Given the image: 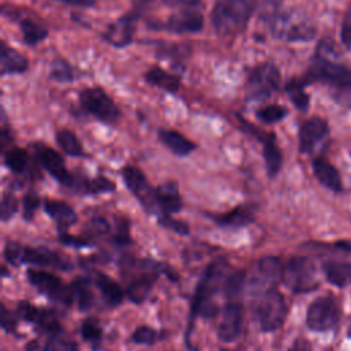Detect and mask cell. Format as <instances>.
<instances>
[{"label":"cell","instance_id":"cell-9","mask_svg":"<svg viewBox=\"0 0 351 351\" xmlns=\"http://www.w3.org/2000/svg\"><path fill=\"white\" fill-rule=\"evenodd\" d=\"M203 14L202 4L199 0H191L186 4L181 5V10L173 14L166 23L162 25V29L184 34V33H196L203 27Z\"/></svg>","mask_w":351,"mask_h":351},{"label":"cell","instance_id":"cell-40","mask_svg":"<svg viewBox=\"0 0 351 351\" xmlns=\"http://www.w3.org/2000/svg\"><path fill=\"white\" fill-rule=\"evenodd\" d=\"M159 222L165 228L171 229L173 232H177L180 234H186L189 232V228H188L186 223H184L181 221H177V219H173L169 214H165V213L162 215H159Z\"/></svg>","mask_w":351,"mask_h":351},{"label":"cell","instance_id":"cell-46","mask_svg":"<svg viewBox=\"0 0 351 351\" xmlns=\"http://www.w3.org/2000/svg\"><path fill=\"white\" fill-rule=\"evenodd\" d=\"M288 351H313V348L307 340L298 339L293 341V344L289 347Z\"/></svg>","mask_w":351,"mask_h":351},{"label":"cell","instance_id":"cell-11","mask_svg":"<svg viewBox=\"0 0 351 351\" xmlns=\"http://www.w3.org/2000/svg\"><path fill=\"white\" fill-rule=\"evenodd\" d=\"M32 147L37 162L62 185L69 188L73 181V174L67 171L62 155L43 143H34Z\"/></svg>","mask_w":351,"mask_h":351},{"label":"cell","instance_id":"cell-5","mask_svg":"<svg viewBox=\"0 0 351 351\" xmlns=\"http://www.w3.org/2000/svg\"><path fill=\"white\" fill-rule=\"evenodd\" d=\"M80 103L89 114L104 123H114L121 115L114 100L99 86L82 89L80 92Z\"/></svg>","mask_w":351,"mask_h":351},{"label":"cell","instance_id":"cell-10","mask_svg":"<svg viewBox=\"0 0 351 351\" xmlns=\"http://www.w3.org/2000/svg\"><path fill=\"white\" fill-rule=\"evenodd\" d=\"M121 176L128 189L136 196L147 211H152L155 207H158L156 189L151 186L147 177L138 167L126 166L121 170Z\"/></svg>","mask_w":351,"mask_h":351},{"label":"cell","instance_id":"cell-50","mask_svg":"<svg viewBox=\"0 0 351 351\" xmlns=\"http://www.w3.org/2000/svg\"><path fill=\"white\" fill-rule=\"evenodd\" d=\"M350 336H351V328H350Z\"/></svg>","mask_w":351,"mask_h":351},{"label":"cell","instance_id":"cell-13","mask_svg":"<svg viewBox=\"0 0 351 351\" xmlns=\"http://www.w3.org/2000/svg\"><path fill=\"white\" fill-rule=\"evenodd\" d=\"M243 325V307L237 302L228 303L222 313L218 324L219 340L229 343L239 337Z\"/></svg>","mask_w":351,"mask_h":351},{"label":"cell","instance_id":"cell-6","mask_svg":"<svg viewBox=\"0 0 351 351\" xmlns=\"http://www.w3.org/2000/svg\"><path fill=\"white\" fill-rule=\"evenodd\" d=\"M284 266L276 256H265L258 261L248 281L250 292L252 295L262 296L267 291L274 289L273 287L282 280Z\"/></svg>","mask_w":351,"mask_h":351},{"label":"cell","instance_id":"cell-42","mask_svg":"<svg viewBox=\"0 0 351 351\" xmlns=\"http://www.w3.org/2000/svg\"><path fill=\"white\" fill-rule=\"evenodd\" d=\"M341 40L347 47H351V8L347 11L344 21H343Z\"/></svg>","mask_w":351,"mask_h":351},{"label":"cell","instance_id":"cell-20","mask_svg":"<svg viewBox=\"0 0 351 351\" xmlns=\"http://www.w3.org/2000/svg\"><path fill=\"white\" fill-rule=\"evenodd\" d=\"M158 137L173 154L178 156H186L196 149V144L193 141L173 129H159Z\"/></svg>","mask_w":351,"mask_h":351},{"label":"cell","instance_id":"cell-27","mask_svg":"<svg viewBox=\"0 0 351 351\" xmlns=\"http://www.w3.org/2000/svg\"><path fill=\"white\" fill-rule=\"evenodd\" d=\"M96 285L99 287L101 295L104 296V299L107 300V303L117 306L122 302L123 299V292L121 289V287L111 280L110 277H107L103 273H97L96 274Z\"/></svg>","mask_w":351,"mask_h":351},{"label":"cell","instance_id":"cell-26","mask_svg":"<svg viewBox=\"0 0 351 351\" xmlns=\"http://www.w3.org/2000/svg\"><path fill=\"white\" fill-rule=\"evenodd\" d=\"M4 163L15 174H23L30 165V155L26 149L18 147H8L4 151Z\"/></svg>","mask_w":351,"mask_h":351},{"label":"cell","instance_id":"cell-23","mask_svg":"<svg viewBox=\"0 0 351 351\" xmlns=\"http://www.w3.org/2000/svg\"><path fill=\"white\" fill-rule=\"evenodd\" d=\"M44 208L47 214L56 221L59 229H67L77 221L75 211L71 208V206H69L64 202L47 199L44 202Z\"/></svg>","mask_w":351,"mask_h":351},{"label":"cell","instance_id":"cell-34","mask_svg":"<svg viewBox=\"0 0 351 351\" xmlns=\"http://www.w3.org/2000/svg\"><path fill=\"white\" fill-rule=\"evenodd\" d=\"M71 292L77 299V303L80 306L81 310L89 308L92 304V293L89 291V285L88 281L85 278H77L73 281L71 285Z\"/></svg>","mask_w":351,"mask_h":351},{"label":"cell","instance_id":"cell-25","mask_svg":"<svg viewBox=\"0 0 351 351\" xmlns=\"http://www.w3.org/2000/svg\"><path fill=\"white\" fill-rule=\"evenodd\" d=\"M254 219L252 206H239L225 214L217 215V223L222 226H244Z\"/></svg>","mask_w":351,"mask_h":351},{"label":"cell","instance_id":"cell-8","mask_svg":"<svg viewBox=\"0 0 351 351\" xmlns=\"http://www.w3.org/2000/svg\"><path fill=\"white\" fill-rule=\"evenodd\" d=\"M340 318L336 302L329 296H321L310 303L306 313V324L311 330L326 332L333 329Z\"/></svg>","mask_w":351,"mask_h":351},{"label":"cell","instance_id":"cell-7","mask_svg":"<svg viewBox=\"0 0 351 351\" xmlns=\"http://www.w3.org/2000/svg\"><path fill=\"white\" fill-rule=\"evenodd\" d=\"M280 71L276 64L265 62L254 67L248 75V93L251 99L262 100L269 97L280 86Z\"/></svg>","mask_w":351,"mask_h":351},{"label":"cell","instance_id":"cell-2","mask_svg":"<svg viewBox=\"0 0 351 351\" xmlns=\"http://www.w3.org/2000/svg\"><path fill=\"white\" fill-rule=\"evenodd\" d=\"M300 81L304 84V86L314 81H321L330 84L340 90L351 92V69L344 64L332 62L321 53H317L307 74L302 77Z\"/></svg>","mask_w":351,"mask_h":351},{"label":"cell","instance_id":"cell-16","mask_svg":"<svg viewBox=\"0 0 351 351\" xmlns=\"http://www.w3.org/2000/svg\"><path fill=\"white\" fill-rule=\"evenodd\" d=\"M21 262H29L40 266H51L56 269H70V263L67 258H63L55 251H51L48 248H22V259Z\"/></svg>","mask_w":351,"mask_h":351},{"label":"cell","instance_id":"cell-41","mask_svg":"<svg viewBox=\"0 0 351 351\" xmlns=\"http://www.w3.org/2000/svg\"><path fill=\"white\" fill-rule=\"evenodd\" d=\"M81 333L84 336L85 340L88 341H99L100 336H101V330L100 328L93 322V321H85L81 329Z\"/></svg>","mask_w":351,"mask_h":351},{"label":"cell","instance_id":"cell-37","mask_svg":"<svg viewBox=\"0 0 351 351\" xmlns=\"http://www.w3.org/2000/svg\"><path fill=\"white\" fill-rule=\"evenodd\" d=\"M112 191H115V184L112 180L103 176L96 178H89L88 193H103V192H112Z\"/></svg>","mask_w":351,"mask_h":351},{"label":"cell","instance_id":"cell-36","mask_svg":"<svg viewBox=\"0 0 351 351\" xmlns=\"http://www.w3.org/2000/svg\"><path fill=\"white\" fill-rule=\"evenodd\" d=\"M18 199L12 192H4L1 197V207H0V217L1 221H8L14 214L18 211Z\"/></svg>","mask_w":351,"mask_h":351},{"label":"cell","instance_id":"cell-49","mask_svg":"<svg viewBox=\"0 0 351 351\" xmlns=\"http://www.w3.org/2000/svg\"><path fill=\"white\" fill-rule=\"evenodd\" d=\"M221 351H233V350H221Z\"/></svg>","mask_w":351,"mask_h":351},{"label":"cell","instance_id":"cell-45","mask_svg":"<svg viewBox=\"0 0 351 351\" xmlns=\"http://www.w3.org/2000/svg\"><path fill=\"white\" fill-rule=\"evenodd\" d=\"M59 3H64V4H70L74 7H82V8H89L93 7L96 0H55Z\"/></svg>","mask_w":351,"mask_h":351},{"label":"cell","instance_id":"cell-15","mask_svg":"<svg viewBox=\"0 0 351 351\" xmlns=\"http://www.w3.org/2000/svg\"><path fill=\"white\" fill-rule=\"evenodd\" d=\"M137 15L129 14L125 16H121L117 22L111 23L104 33V38L117 48H123L129 45L133 40L134 33V25L137 21Z\"/></svg>","mask_w":351,"mask_h":351},{"label":"cell","instance_id":"cell-19","mask_svg":"<svg viewBox=\"0 0 351 351\" xmlns=\"http://www.w3.org/2000/svg\"><path fill=\"white\" fill-rule=\"evenodd\" d=\"M29 67V62L25 55L16 49L8 47L5 43H1L0 51V71L1 75L7 74H21L25 73Z\"/></svg>","mask_w":351,"mask_h":351},{"label":"cell","instance_id":"cell-24","mask_svg":"<svg viewBox=\"0 0 351 351\" xmlns=\"http://www.w3.org/2000/svg\"><path fill=\"white\" fill-rule=\"evenodd\" d=\"M322 270L326 280L339 288L351 284V263L348 262L329 261L322 265Z\"/></svg>","mask_w":351,"mask_h":351},{"label":"cell","instance_id":"cell-4","mask_svg":"<svg viewBox=\"0 0 351 351\" xmlns=\"http://www.w3.org/2000/svg\"><path fill=\"white\" fill-rule=\"evenodd\" d=\"M284 284L293 292H310L318 287L315 267L311 259L306 256L291 258L284 266Z\"/></svg>","mask_w":351,"mask_h":351},{"label":"cell","instance_id":"cell-32","mask_svg":"<svg viewBox=\"0 0 351 351\" xmlns=\"http://www.w3.org/2000/svg\"><path fill=\"white\" fill-rule=\"evenodd\" d=\"M49 77L56 82H71L75 80L74 69L63 59L53 60L49 70Z\"/></svg>","mask_w":351,"mask_h":351},{"label":"cell","instance_id":"cell-47","mask_svg":"<svg viewBox=\"0 0 351 351\" xmlns=\"http://www.w3.org/2000/svg\"><path fill=\"white\" fill-rule=\"evenodd\" d=\"M336 248H340V250H343V251H346V252H350V254H351V243H350V241H344V240H341V241L336 243Z\"/></svg>","mask_w":351,"mask_h":351},{"label":"cell","instance_id":"cell-38","mask_svg":"<svg viewBox=\"0 0 351 351\" xmlns=\"http://www.w3.org/2000/svg\"><path fill=\"white\" fill-rule=\"evenodd\" d=\"M40 206V197L34 191L27 192L22 199V207H23V218L26 221H32L34 217L36 210Z\"/></svg>","mask_w":351,"mask_h":351},{"label":"cell","instance_id":"cell-44","mask_svg":"<svg viewBox=\"0 0 351 351\" xmlns=\"http://www.w3.org/2000/svg\"><path fill=\"white\" fill-rule=\"evenodd\" d=\"M60 240H62L63 244H67V245H74V247H84V245H88V241H85L84 239L74 237V236H70V234H62V236H60Z\"/></svg>","mask_w":351,"mask_h":351},{"label":"cell","instance_id":"cell-12","mask_svg":"<svg viewBox=\"0 0 351 351\" xmlns=\"http://www.w3.org/2000/svg\"><path fill=\"white\" fill-rule=\"evenodd\" d=\"M27 277L30 282L48 298L63 304L71 303L73 292L62 282V280L58 276L43 270H29Z\"/></svg>","mask_w":351,"mask_h":351},{"label":"cell","instance_id":"cell-29","mask_svg":"<svg viewBox=\"0 0 351 351\" xmlns=\"http://www.w3.org/2000/svg\"><path fill=\"white\" fill-rule=\"evenodd\" d=\"M56 143L62 151L70 156H81L84 154L80 138L69 129H59L56 132Z\"/></svg>","mask_w":351,"mask_h":351},{"label":"cell","instance_id":"cell-21","mask_svg":"<svg viewBox=\"0 0 351 351\" xmlns=\"http://www.w3.org/2000/svg\"><path fill=\"white\" fill-rule=\"evenodd\" d=\"M263 144V159L265 166L267 170L269 177H276L282 166V154L276 143V134L274 133H265V136L261 138Z\"/></svg>","mask_w":351,"mask_h":351},{"label":"cell","instance_id":"cell-22","mask_svg":"<svg viewBox=\"0 0 351 351\" xmlns=\"http://www.w3.org/2000/svg\"><path fill=\"white\" fill-rule=\"evenodd\" d=\"M144 78L148 84H151L154 86H158L160 89H165L170 93H176L180 89V85H181V80L177 74L169 73V71H166L165 69H162L159 66L149 67L145 71Z\"/></svg>","mask_w":351,"mask_h":351},{"label":"cell","instance_id":"cell-43","mask_svg":"<svg viewBox=\"0 0 351 351\" xmlns=\"http://www.w3.org/2000/svg\"><path fill=\"white\" fill-rule=\"evenodd\" d=\"M15 325H16V319L12 317L11 313L7 311V308L4 306H1V326L7 332H11L15 329Z\"/></svg>","mask_w":351,"mask_h":351},{"label":"cell","instance_id":"cell-31","mask_svg":"<svg viewBox=\"0 0 351 351\" xmlns=\"http://www.w3.org/2000/svg\"><path fill=\"white\" fill-rule=\"evenodd\" d=\"M244 285H245V273L240 270L233 271L223 284L225 296L230 299V302H236V299L241 295Z\"/></svg>","mask_w":351,"mask_h":351},{"label":"cell","instance_id":"cell-1","mask_svg":"<svg viewBox=\"0 0 351 351\" xmlns=\"http://www.w3.org/2000/svg\"><path fill=\"white\" fill-rule=\"evenodd\" d=\"M255 3V0H217L211 10V23L217 33L233 34L244 29Z\"/></svg>","mask_w":351,"mask_h":351},{"label":"cell","instance_id":"cell-48","mask_svg":"<svg viewBox=\"0 0 351 351\" xmlns=\"http://www.w3.org/2000/svg\"><path fill=\"white\" fill-rule=\"evenodd\" d=\"M166 4H169V5H178V4H186L188 1H191V0H163Z\"/></svg>","mask_w":351,"mask_h":351},{"label":"cell","instance_id":"cell-35","mask_svg":"<svg viewBox=\"0 0 351 351\" xmlns=\"http://www.w3.org/2000/svg\"><path fill=\"white\" fill-rule=\"evenodd\" d=\"M152 287V277L151 276H143L136 278L130 285H129V296L134 302H141L147 296Z\"/></svg>","mask_w":351,"mask_h":351},{"label":"cell","instance_id":"cell-17","mask_svg":"<svg viewBox=\"0 0 351 351\" xmlns=\"http://www.w3.org/2000/svg\"><path fill=\"white\" fill-rule=\"evenodd\" d=\"M156 202L158 207L165 214L178 213L182 208V200L178 192V185L176 181H167L156 188Z\"/></svg>","mask_w":351,"mask_h":351},{"label":"cell","instance_id":"cell-18","mask_svg":"<svg viewBox=\"0 0 351 351\" xmlns=\"http://www.w3.org/2000/svg\"><path fill=\"white\" fill-rule=\"evenodd\" d=\"M313 171L315 178L328 189L333 192H341L343 191V182L339 170L329 163L326 159L317 158L313 160Z\"/></svg>","mask_w":351,"mask_h":351},{"label":"cell","instance_id":"cell-28","mask_svg":"<svg viewBox=\"0 0 351 351\" xmlns=\"http://www.w3.org/2000/svg\"><path fill=\"white\" fill-rule=\"evenodd\" d=\"M19 25H21V32H22V36H23V41L27 45H36L38 43H41L43 40H45L47 36H48L47 27L38 25L37 22H34L30 18H23Z\"/></svg>","mask_w":351,"mask_h":351},{"label":"cell","instance_id":"cell-30","mask_svg":"<svg viewBox=\"0 0 351 351\" xmlns=\"http://www.w3.org/2000/svg\"><path fill=\"white\" fill-rule=\"evenodd\" d=\"M285 92L288 93L291 101L293 103V106L300 110V111H306L308 108V101L310 97L308 95L304 92V85L300 81V78H295L292 81H289L285 85Z\"/></svg>","mask_w":351,"mask_h":351},{"label":"cell","instance_id":"cell-14","mask_svg":"<svg viewBox=\"0 0 351 351\" xmlns=\"http://www.w3.org/2000/svg\"><path fill=\"white\" fill-rule=\"evenodd\" d=\"M329 133V126L325 119L313 117L304 121L299 129V151L303 154L311 152L315 145L322 141Z\"/></svg>","mask_w":351,"mask_h":351},{"label":"cell","instance_id":"cell-39","mask_svg":"<svg viewBox=\"0 0 351 351\" xmlns=\"http://www.w3.org/2000/svg\"><path fill=\"white\" fill-rule=\"evenodd\" d=\"M156 339V333L149 326H140L132 335V340L138 344H152Z\"/></svg>","mask_w":351,"mask_h":351},{"label":"cell","instance_id":"cell-33","mask_svg":"<svg viewBox=\"0 0 351 351\" xmlns=\"http://www.w3.org/2000/svg\"><path fill=\"white\" fill-rule=\"evenodd\" d=\"M287 108L278 104H270V106H263L261 108L256 110L255 115L259 121H262L263 123H276L281 119H284L287 117Z\"/></svg>","mask_w":351,"mask_h":351},{"label":"cell","instance_id":"cell-3","mask_svg":"<svg viewBox=\"0 0 351 351\" xmlns=\"http://www.w3.org/2000/svg\"><path fill=\"white\" fill-rule=\"evenodd\" d=\"M288 308L282 295L276 291H267L262 296L255 307V317L261 330L273 332L277 330L285 321Z\"/></svg>","mask_w":351,"mask_h":351}]
</instances>
